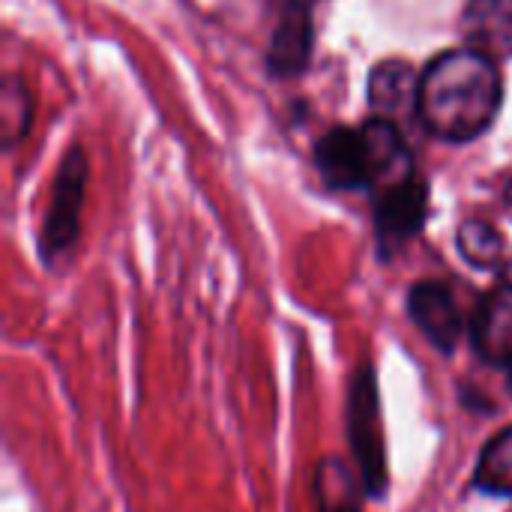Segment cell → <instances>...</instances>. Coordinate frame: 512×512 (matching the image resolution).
Here are the masks:
<instances>
[{"label":"cell","instance_id":"14","mask_svg":"<svg viewBox=\"0 0 512 512\" xmlns=\"http://www.w3.org/2000/svg\"><path fill=\"white\" fill-rule=\"evenodd\" d=\"M15 105L27 108L30 99H27V90H21V84L15 78H9L6 93H3V138H6V144L18 141L27 132V114H15Z\"/></svg>","mask_w":512,"mask_h":512},{"label":"cell","instance_id":"3","mask_svg":"<svg viewBox=\"0 0 512 512\" xmlns=\"http://www.w3.org/2000/svg\"><path fill=\"white\" fill-rule=\"evenodd\" d=\"M84 180H87V159L81 147H72L57 171L51 204L45 213L42 228V252L45 258L63 255L75 237H78V219H81V201H84Z\"/></svg>","mask_w":512,"mask_h":512},{"label":"cell","instance_id":"12","mask_svg":"<svg viewBox=\"0 0 512 512\" xmlns=\"http://www.w3.org/2000/svg\"><path fill=\"white\" fill-rule=\"evenodd\" d=\"M474 489L495 498H512V426L492 435L483 447L474 471Z\"/></svg>","mask_w":512,"mask_h":512},{"label":"cell","instance_id":"1","mask_svg":"<svg viewBox=\"0 0 512 512\" xmlns=\"http://www.w3.org/2000/svg\"><path fill=\"white\" fill-rule=\"evenodd\" d=\"M501 102L504 84L495 60L468 45L438 54L420 75L417 117L441 141L468 144L480 138L498 117Z\"/></svg>","mask_w":512,"mask_h":512},{"label":"cell","instance_id":"9","mask_svg":"<svg viewBox=\"0 0 512 512\" xmlns=\"http://www.w3.org/2000/svg\"><path fill=\"white\" fill-rule=\"evenodd\" d=\"M465 45L495 63L512 54V0H471L462 15Z\"/></svg>","mask_w":512,"mask_h":512},{"label":"cell","instance_id":"15","mask_svg":"<svg viewBox=\"0 0 512 512\" xmlns=\"http://www.w3.org/2000/svg\"><path fill=\"white\" fill-rule=\"evenodd\" d=\"M504 282H507V285H512V258L507 261V264H504Z\"/></svg>","mask_w":512,"mask_h":512},{"label":"cell","instance_id":"13","mask_svg":"<svg viewBox=\"0 0 512 512\" xmlns=\"http://www.w3.org/2000/svg\"><path fill=\"white\" fill-rule=\"evenodd\" d=\"M459 252L477 270H504L507 264V243L504 237L483 219H468L459 228Z\"/></svg>","mask_w":512,"mask_h":512},{"label":"cell","instance_id":"7","mask_svg":"<svg viewBox=\"0 0 512 512\" xmlns=\"http://www.w3.org/2000/svg\"><path fill=\"white\" fill-rule=\"evenodd\" d=\"M471 345L489 366H512V285L492 288L471 318Z\"/></svg>","mask_w":512,"mask_h":512},{"label":"cell","instance_id":"6","mask_svg":"<svg viewBox=\"0 0 512 512\" xmlns=\"http://www.w3.org/2000/svg\"><path fill=\"white\" fill-rule=\"evenodd\" d=\"M408 315L441 354L456 351L462 339V312L453 291L444 282H417L408 294Z\"/></svg>","mask_w":512,"mask_h":512},{"label":"cell","instance_id":"16","mask_svg":"<svg viewBox=\"0 0 512 512\" xmlns=\"http://www.w3.org/2000/svg\"><path fill=\"white\" fill-rule=\"evenodd\" d=\"M510 393H512V366H510Z\"/></svg>","mask_w":512,"mask_h":512},{"label":"cell","instance_id":"10","mask_svg":"<svg viewBox=\"0 0 512 512\" xmlns=\"http://www.w3.org/2000/svg\"><path fill=\"white\" fill-rule=\"evenodd\" d=\"M417 87H420V78L405 60H387L372 69L369 102L378 111V117L393 120V114H402L408 108L417 111Z\"/></svg>","mask_w":512,"mask_h":512},{"label":"cell","instance_id":"8","mask_svg":"<svg viewBox=\"0 0 512 512\" xmlns=\"http://www.w3.org/2000/svg\"><path fill=\"white\" fill-rule=\"evenodd\" d=\"M312 42H315V27H312V15L309 6L300 0H291L267 51V66L273 75L285 78V75H300L309 66L312 57Z\"/></svg>","mask_w":512,"mask_h":512},{"label":"cell","instance_id":"4","mask_svg":"<svg viewBox=\"0 0 512 512\" xmlns=\"http://www.w3.org/2000/svg\"><path fill=\"white\" fill-rule=\"evenodd\" d=\"M315 165L324 183L336 192H369L372 186V150L360 129L336 126L315 147Z\"/></svg>","mask_w":512,"mask_h":512},{"label":"cell","instance_id":"2","mask_svg":"<svg viewBox=\"0 0 512 512\" xmlns=\"http://www.w3.org/2000/svg\"><path fill=\"white\" fill-rule=\"evenodd\" d=\"M348 441L357 462V477L369 498H384L390 489V468L381 429V396L372 363L357 366L348 387Z\"/></svg>","mask_w":512,"mask_h":512},{"label":"cell","instance_id":"11","mask_svg":"<svg viewBox=\"0 0 512 512\" xmlns=\"http://www.w3.org/2000/svg\"><path fill=\"white\" fill-rule=\"evenodd\" d=\"M318 512H363V483L342 459H324L315 471Z\"/></svg>","mask_w":512,"mask_h":512},{"label":"cell","instance_id":"5","mask_svg":"<svg viewBox=\"0 0 512 512\" xmlns=\"http://www.w3.org/2000/svg\"><path fill=\"white\" fill-rule=\"evenodd\" d=\"M426 210H429V192L417 174L375 195V231L381 249L390 255L402 243H408L426 225Z\"/></svg>","mask_w":512,"mask_h":512}]
</instances>
